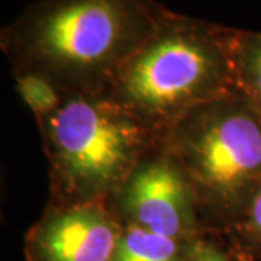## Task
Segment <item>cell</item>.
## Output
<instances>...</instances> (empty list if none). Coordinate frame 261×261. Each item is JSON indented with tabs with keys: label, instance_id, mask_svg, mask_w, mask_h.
Masks as SVG:
<instances>
[{
	"label": "cell",
	"instance_id": "6da1fadb",
	"mask_svg": "<svg viewBox=\"0 0 261 261\" xmlns=\"http://www.w3.org/2000/svg\"><path fill=\"white\" fill-rule=\"evenodd\" d=\"M157 0H37L2 28L12 74L37 73L64 94H105L166 13Z\"/></svg>",
	"mask_w": 261,
	"mask_h": 261
},
{
	"label": "cell",
	"instance_id": "7a4b0ae2",
	"mask_svg": "<svg viewBox=\"0 0 261 261\" xmlns=\"http://www.w3.org/2000/svg\"><path fill=\"white\" fill-rule=\"evenodd\" d=\"M235 32L167 9L103 96L164 141L189 111L237 87Z\"/></svg>",
	"mask_w": 261,
	"mask_h": 261
},
{
	"label": "cell",
	"instance_id": "3957f363",
	"mask_svg": "<svg viewBox=\"0 0 261 261\" xmlns=\"http://www.w3.org/2000/svg\"><path fill=\"white\" fill-rule=\"evenodd\" d=\"M37 123L54 205L108 200L138 161L164 142L103 94H64L56 112Z\"/></svg>",
	"mask_w": 261,
	"mask_h": 261
},
{
	"label": "cell",
	"instance_id": "277c9868",
	"mask_svg": "<svg viewBox=\"0 0 261 261\" xmlns=\"http://www.w3.org/2000/svg\"><path fill=\"white\" fill-rule=\"evenodd\" d=\"M164 145L193 187L203 229L221 235L261 181V116L233 89L193 108Z\"/></svg>",
	"mask_w": 261,
	"mask_h": 261
},
{
	"label": "cell",
	"instance_id": "5b68a950",
	"mask_svg": "<svg viewBox=\"0 0 261 261\" xmlns=\"http://www.w3.org/2000/svg\"><path fill=\"white\" fill-rule=\"evenodd\" d=\"M106 202L123 226H135L178 241L207 235L195 190L164 142L138 161Z\"/></svg>",
	"mask_w": 261,
	"mask_h": 261
},
{
	"label": "cell",
	"instance_id": "8992f818",
	"mask_svg": "<svg viewBox=\"0 0 261 261\" xmlns=\"http://www.w3.org/2000/svg\"><path fill=\"white\" fill-rule=\"evenodd\" d=\"M123 225L106 200L61 206L48 202L25 237L27 261H112Z\"/></svg>",
	"mask_w": 261,
	"mask_h": 261
},
{
	"label": "cell",
	"instance_id": "52a82bcc",
	"mask_svg": "<svg viewBox=\"0 0 261 261\" xmlns=\"http://www.w3.org/2000/svg\"><path fill=\"white\" fill-rule=\"evenodd\" d=\"M189 243L135 226H123L112 261H186Z\"/></svg>",
	"mask_w": 261,
	"mask_h": 261
},
{
	"label": "cell",
	"instance_id": "ba28073f",
	"mask_svg": "<svg viewBox=\"0 0 261 261\" xmlns=\"http://www.w3.org/2000/svg\"><path fill=\"white\" fill-rule=\"evenodd\" d=\"M235 83L261 116V32L237 29L233 42Z\"/></svg>",
	"mask_w": 261,
	"mask_h": 261
},
{
	"label": "cell",
	"instance_id": "9c48e42d",
	"mask_svg": "<svg viewBox=\"0 0 261 261\" xmlns=\"http://www.w3.org/2000/svg\"><path fill=\"white\" fill-rule=\"evenodd\" d=\"M219 237L231 243L232 254L261 257V181Z\"/></svg>",
	"mask_w": 261,
	"mask_h": 261
},
{
	"label": "cell",
	"instance_id": "30bf717a",
	"mask_svg": "<svg viewBox=\"0 0 261 261\" xmlns=\"http://www.w3.org/2000/svg\"><path fill=\"white\" fill-rule=\"evenodd\" d=\"M16 90L32 111L35 119H42L56 112L64 100V93L51 80L37 73L13 74Z\"/></svg>",
	"mask_w": 261,
	"mask_h": 261
},
{
	"label": "cell",
	"instance_id": "8fae6325",
	"mask_svg": "<svg viewBox=\"0 0 261 261\" xmlns=\"http://www.w3.org/2000/svg\"><path fill=\"white\" fill-rule=\"evenodd\" d=\"M186 261H231L228 252L212 240V235H202L187 245Z\"/></svg>",
	"mask_w": 261,
	"mask_h": 261
},
{
	"label": "cell",
	"instance_id": "7c38bea8",
	"mask_svg": "<svg viewBox=\"0 0 261 261\" xmlns=\"http://www.w3.org/2000/svg\"><path fill=\"white\" fill-rule=\"evenodd\" d=\"M233 257H235L238 261H254V258L245 257V255H240V254H233Z\"/></svg>",
	"mask_w": 261,
	"mask_h": 261
}]
</instances>
